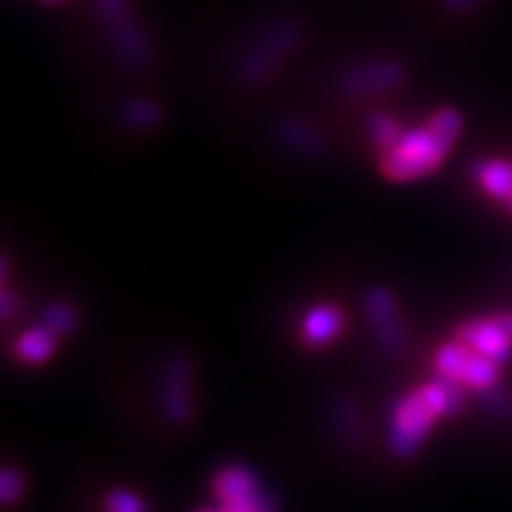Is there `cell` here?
Here are the masks:
<instances>
[{
	"mask_svg": "<svg viewBox=\"0 0 512 512\" xmlns=\"http://www.w3.org/2000/svg\"><path fill=\"white\" fill-rule=\"evenodd\" d=\"M463 133V114L456 107H441L418 131H406L387 155L382 157V176L394 183L415 181L432 174L444 162Z\"/></svg>",
	"mask_w": 512,
	"mask_h": 512,
	"instance_id": "1",
	"label": "cell"
},
{
	"mask_svg": "<svg viewBox=\"0 0 512 512\" xmlns=\"http://www.w3.org/2000/svg\"><path fill=\"white\" fill-rule=\"evenodd\" d=\"M458 399L460 392L456 382L446 380V377L437 384H425L418 392H413L396 413V448L401 453L413 451L422 434L437 420V415L453 411Z\"/></svg>",
	"mask_w": 512,
	"mask_h": 512,
	"instance_id": "2",
	"label": "cell"
},
{
	"mask_svg": "<svg viewBox=\"0 0 512 512\" xmlns=\"http://www.w3.org/2000/svg\"><path fill=\"white\" fill-rule=\"evenodd\" d=\"M302 41V27L294 22L278 24L268 31L264 41H259L238 64V76L247 83H261L275 72L280 60L292 53Z\"/></svg>",
	"mask_w": 512,
	"mask_h": 512,
	"instance_id": "3",
	"label": "cell"
},
{
	"mask_svg": "<svg viewBox=\"0 0 512 512\" xmlns=\"http://www.w3.org/2000/svg\"><path fill=\"white\" fill-rule=\"evenodd\" d=\"M406 81V67L399 60H368L347 69L342 76V88L354 98H375L387 95L403 86Z\"/></svg>",
	"mask_w": 512,
	"mask_h": 512,
	"instance_id": "4",
	"label": "cell"
},
{
	"mask_svg": "<svg viewBox=\"0 0 512 512\" xmlns=\"http://www.w3.org/2000/svg\"><path fill=\"white\" fill-rule=\"evenodd\" d=\"M437 368L441 377L453 382H467L477 389L491 387L496 380V368L491 358H486L470 347L460 344H448L439 351Z\"/></svg>",
	"mask_w": 512,
	"mask_h": 512,
	"instance_id": "5",
	"label": "cell"
},
{
	"mask_svg": "<svg viewBox=\"0 0 512 512\" xmlns=\"http://www.w3.org/2000/svg\"><path fill=\"white\" fill-rule=\"evenodd\" d=\"M458 337L465 347L491 358V361H508L510 358V339L494 320L465 325V328H460Z\"/></svg>",
	"mask_w": 512,
	"mask_h": 512,
	"instance_id": "6",
	"label": "cell"
},
{
	"mask_svg": "<svg viewBox=\"0 0 512 512\" xmlns=\"http://www.w3.org/2000/svg\"><path fill=\"white\" fill-rule=\"evenodd\" d=\"M112 38H114V46H117V53L121 55V60H124L128 67L133 69L150 67L152 62L150 41H147L145 31L140 29L131 17L119 24H112Z\"/></svg>",
	"mask_w": 512,
	"mask_h": 512,
	"instance_id": "7",
	"label": "cell"
},
{
	"mask_svg": "<svg viewBox=\"0 0 512 512\" xmlns=\"http://www.w3.org/2000/svg\"><path fill=\"white\" fill-rule=\"evenodd\" d=\"M342 330V313L335 306H320L306 318L304 337L309 344H325Z\"/></svg>",
	"mask_w": 512,
	"mask_h": 512,
	"instance_id": "8",
	"label": "cell"
},
{
	"mask_svg": "<svg viewBox=\"0 0 512 512\" xmlns=\"http://www.w3.org/2000/svg\"><path fill=\"white\" fill-rule=\"evenodd\" d=\"M55 339L46 328H36L24 332L22 337L17 339V354L29 363H41L53 354Z\"/></svg>",
	"mask_w": 512,
	"mask_h": 512,
	"instance_id": "9",
	"label": "cell"
},
{
	"mask_svg": "<svg viewBox=\"0 0 512 512\" xmlns=\"http://www.w3.org/2000/svg\"><path fill=\"white\" fill-rule=\"evenodd\" d=\"M479 183L494 197H512V166L505 162H486L479 166Z\"/></svg>",
	"mask_w": 512,
	"mask_h": 512,
	"instance_id": "10",
	"label": "cell"
},
{
	"mask_svg": "<svg viewBox=\"0 0 512 512\" xmlns=\"http://www.w3.org/2000/svg\"><path fill=\"white\" fill-rule=\"evenodd\" d=\"M368 133H370V138H373V143L384 152L392 150V147L403 138V128L399 121L384 112L373 114V117H370Z\"/></svg>",
	"mask_w": 512,
	"mask_h": 512,
	"instance_id": "11",
	"label": "cell"
},
{
	"mask_svg": "<svg viewBox=\"0 0 512 512\" xmlns=\"http://www.w3.org/2000/svg\"><path fill=\"white\" fill-rule=\"evenodd\" d=\"M121 117H124L128 126L150 128V126L157 124L159 117H162V112H159V107L155 105V102L136 98V100L126 102L124 110H121Z\"/></svg>",
	"mask_w": 512,
	"mask_h": 512,
	"instance_id": "12",
	"label": "cell"
},
{
	"mask_svg": "<svg viewBox=\"0 0 512 512\" xmlns=\"http://www.w3.org/2000/svg\"><path fill=\"white\" fill-rule=\"evenodd\" d=\"M102 19L110 24H119L131 17V0H93Z\"/></svg>",
	"mask_w": 512,
	"mask_h": 512,
	"instance_id": "13",
	"label": "cell"
},
{
	"mask_svg": "<svg viewBox=\"0 0 512 512\" xmlns=\"http://www.w3.org/2000/svg\"><path fill=\"white\" fill-rule=\"evenodd\" d=\"M107 508H110V512H143V505H140L138 498L126 494V491L112 494L110 501H107Z\"/></svg>",
	"mask_w": 512,
	"mask_h": 512,
	"instance_id": "14",
	"label": "cell"
},
{
	"mask_svg": "<svg viewBox=\"0 0 512 512\" xmlns=\"http://www.w3.org/2000/svg\"><path fill=\"white\" fill-rule=\"evenodd\" d=\"M19 489H22V482H19V477L15 475V472L5 470L3 472V501L5 503L15 501L17 494H19Z\"/></svg>",
	"mask_w": 512,
	"mask_h": 512,
	"instance_id": "15",
	"label": "cell"
},
{
	"mask_svg": "<svg viewBox=\"0 0 512 512\" xmlns=\"http://www.w3.org/2000/svg\"><path fill=\"white\" fill-rule=\"evenodd\" d=\"M479 3H482V0H441V5L451 12H470L475 10Z\"/></svg>",
	"mask_w": 512,
	"mask_h": 512,
	"instance_id": "16",
	"label": "cell"
},
{
	"mask_svg": "<svg viewBox=\"0 0 512 512\" xmlns=\"http://www.w3.org/2000/svg\"><path fill=\"white\" fill-rule=\"evenodd\" d=\"M494 323L505 332V335H508V339L512 342V313H503V316H496Z\"/></svg>",
	"mask_w": 512,
	"mask_h": 512,
	"instance_id": "17",
	"label": "cell"
},
{
	"mask_svg": "<svg viewBox=\"0 0 512 512\" xmlns=\"http://www.w3.org/2000/svg\"><path fill=\"white\" fill-rule=\"evenodd\" d=\"M50 320H53V328L64 330V328H69V320H72V318H69L67 311H60V313H53Z\"/></svg>",
	"mask_w": 512,
	"mask_h": 512,
	"instance_id": "18",
	"label": "cell"
},
{
	"mask_svg": "<svg viewBox=\"0 0 512 512\" xmlns=\"http://www.w3.org/2000/svg\"><path fill=\"white\" fill-rule=\"evenodd\" d=\"M41 3H46V5H60V3H64V0H41Z\"/></svg>",
	"mask_w": 512,
	"mask_h": 512,
	"instance_id": "19",
	"label": "cell"
},
{
	"mask_svg": "<svg viewBox=\"0 0 512 512\" xmlns=\"http://www.w3.org/2000/svg\"><path fill=\"white\" fill-rule=\"evenodd\" d=\"M200 512H216V510H200Z\"/></svg>",
	"mask_w": 512,
	"mask_h": 512,
	"instance_id": "20",
	"label": "cell"
},
{
	"mask_svg": "<svg viewBox=\"0 0 512 512\" xmlns=\"http://www.w3.org/2000/svg\"><path fill=\"white\" fill-rule=\"evenodd\" d=\"M510 200H512V197H510Z\"/></svg>",
	"mask_w": 512,
	"mask_h": 512,
	"instance_id": "21",
	"label": "cell"
}]
</instances>
